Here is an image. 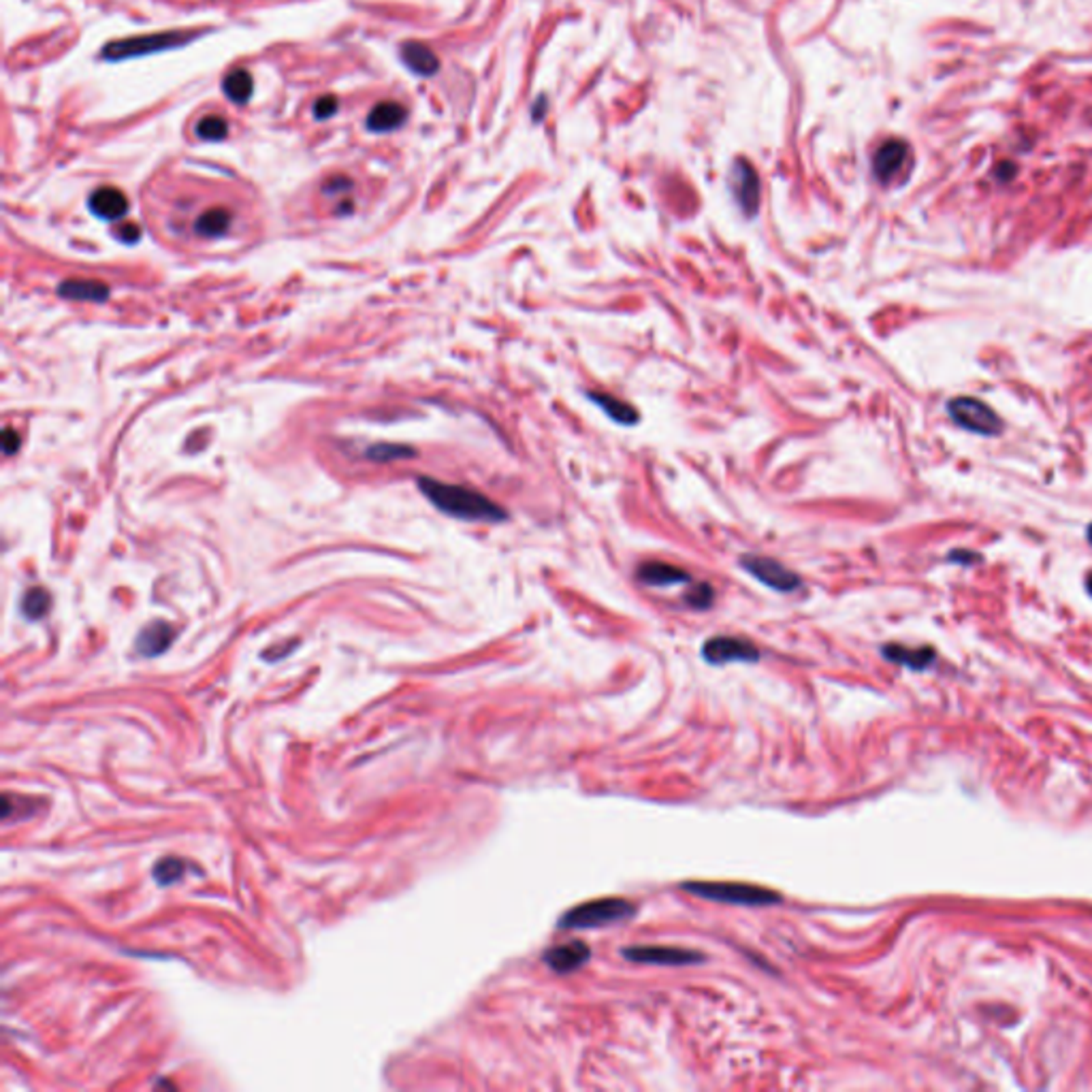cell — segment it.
Listing matches in <instances>:
<instances>
[{"label": "cell", "instance_id": "1", "mask_svg": "<svg viewBox=\"0 0 1092 1092\" xmlns=\"http://www.w3.org/2000/svg\"><path fill=\"white\" fill-rule=\"evenodd\" d=\"M419 489L423 491L425 498L432 504L442 511L444 514L455 516L461 521H483V523H501L508 519V513L499 504H495L491 498H486L480 491L470 489V486L461 485H448L435 478H419Z\"/></svg>", "mask_w": 1092, "mask_h": 1092}, {"label": "cell", "instance_id": "2", "mask_svg": "<svg viewBox=\"0 0 1092 1092\" xmlns=\"http://www.w3.org/2000/svg\"><path fill=\"white\" fill-rule=\"evenodd\" d=\"M681 887L686 892L694 894V897L715 902H727V905L766 907L781 900V894L768 890V887L739 884V881H686Z\"/></svg>", "mask_w": 1092, "mask_h": 1092}, {"label": "cell", "instance_id": "3", "mask_svg": "<svg viewBox=\"0 0 1092 1092\" xmlns=\"http://www.w3.org/2000/svg\"><path fill=\"white\" fill-rule=\"evenodd\" d=\"M636 915L634 902L625 899H598L570 909L559 920V928H602Z\"/></svg>", "mask_w": 1092, "mask_h": 1092}, {"label": "cell", "instance_id": "4", "mask_svg": "<svg viewBox=\"0 0 1092 1092\" xmlns=\"http://www.w3.org/2000/svg\"><path fill=\"white\" fill-rule=\"evenodd\" d=\"M948 414L956 425L966 432L979 435H999L1003 432V420L992 407L975 397H953L948 402Z\"/></svg>", "mask_w": 1092, "mask_h": 1092}, {"label": "cell", "instance_id": "5", "mask_svg": "<svg viewBox=\"0 0 1092 1092\" xmlns=\"http://www.w3.org/2000/svg\"><path fill=\"white\" fill-rule=\"evenodd\" d=\"M739 564H740L742 570H745L747 574H752V577L755 580H760L762 585L773 589V592L793 593L796 589L803 587V579H800L796 572L790 570V567H785L781 562H777V559H773V557L742 555Z\"/></svg>", "mask_w": 1092, "mask_h": 1092}, {"label": "cell", "instance_id": "6", "mask_svg": "<svg viewBox=\"0 0 1092 1092\" xmlns=\"http://www.w3.org/2000/svg\"><path fill=\"white\" fill-rule=\"evenodd\" d=\"M702 658L712 666L732 664V661L752 664V661L760 659V649L747 638L712 636L702 645Z\"/></svg>", "mask_w": 1092, "mask_h": 1092}, {"label": "cell", "instance_id": "7", "mask_svg": "<svg viewBox=\"0 0 1092 1092\" xmlns=\"http://www.w3.org/2000/svg\"><path fill=\"white\" fill-rule=\"evenodd\" d=\"M621 956L632 963H645V965H661V966H683V965H696L704 963V956L700 952H691L686 948H673V945H632V948L621 950Z\"/></svg>", "mask_w": 1092, "mask_h": 1092}, {"label": "cell", "instance_id": "8", "mask_svg": "<svg viewBox=\"0 0 1092 1092\" xmlns=\"http://www.w3.org/2000/svg\"><path fill=\"white\" fill-rule=\"evenodd\" d=\"M730 191L734 201H737V206L740 207V212L745 214L747 218H753L758 214L760 209V178L758 173L752 165H749V160L745 158H739L737 163L732 165V171H730Z\"/></svg>", "mask_w": 1092, "mask_h": 1092}, {"label": "cell", "instance_id": "9", "mask_svg": "<svg viewBox=\"0 0 1092 1092\" xmlns=\"http://www.w3.org/2000/svg\"><path fill=\"white\" fill-rule=\"evenodd\" d=\"M184 41H186L184 33H163V34H154V36H141V39H127V41H118V43H112V46H107L105 56L118 60V58L141 56V54L156 52V49L176 47V46H181Z\"/></svg>", "mask_w": 1092, "mask_h": 1092}, {"label": "cell", "instance_id": "10", "mask_svg": "<svg viewBox=\"0 0 1092 1092\" xmlns=\"http://www.w3.org/2000/svg\"><path fill=\"white\" fill-rule=\"evenodd\" d=\"M589 958H592V950H589V945L582 941L555 945V948L544 952V963L549 965V969L562 975L585 966L589 963Z\"/></svg>", "mask_w": 1092, "mask_h": 1092}, {"label": "cell", "instance_id": "11", "mask_svg": "<svg viewBox=\"0 0 1092 1092\" xmlns=\"http://www.w3.org/2000/svg\"><path fill=\"white\" fill-rule=\"evenodd\" d=\"M636 577L646 587H674L691 582L689 572L666 562H645L638 567Z\"/></svg>", "mask_w": 1092, "mask_h": 1092}, {"label": "cell", "instance_id": "12", "mask_svg": "<svg viewBox=\"0 0 1092 1092\" xmlns=\"http://www.w3.org/2000/svg\"><path fill=\"white\" fill-rule=\"evenodd\" d=\"M585 395H587L589 402H592L593 406H598L600 410L606 414L610 420H613V423L623 425V427H634L640 423V414H638L636 407L628 402H623V399L610 395V393H602V391H587Z\"/></svg>", "mask_w": 1092, "mask_h": 1092}, {"label": "cell", "instance_id": "13", "mask_svg": "<svg viewBox=\"0 0 1092 1092\" xmlns=\"http://www.w3.org/2000/svg\"><path fill=\"white\" fill-rule=\"evenodd\" d=\"M907 156H909L907 143H902L899 140L886 141L875 152V158H872V171H875V178L879 181H884V184L886 181H890L902 169Z\"/></svg>", "mask_w": 1092, "mask_h": 1092}, {"label": "cell", "instance_id": "14", "mask_svg": "<svg viewBox=\"0 0 1092 1092\" xmlns=\"http://www.w3.org/2000/svg\"><path fill=\"white\" fill-rule=\"evenodd\" d=\"M88 206L94 216L103 218V220H120L128 212V199L127 194L113 186H103L90 194Z\"/></svg>", "mask_w": 1092, "mask_h": 1092}, {"label": "cell", "instance_id": "15", "mask_svg": "<svg viewBox=\"0 0 1092 1092\" xmlns=\"http://www.w3.org/2000/svg\"><path fill=\"white\" fill-rule=\"evenodd\" d=\"M881 655L892 664L912 668V670H926L935 664L937 653L930 646H902V645H886L881 646Z\"/></svg>", "mask_w": 1092, "mask_h": 1092}, {"label": "cell", "instance_id": "16", "mask_svg": "<svg viewBox=\"0 0 1092 1092\" xmlns=\"http://www.w3.org/2000/svg\"><path fill=\"white\" fill-rule=\"evenodd\" d=\"M173 638H176V630L169 623L154 621L141 630L140 638H137V651L145 655V658H154V655L169 649Z\"/></svg>", "mask_w": 1092, "mask_h": 1092}, {"label": "cell", "instance_id": "17", "mask_svg": "<svg viewBox=\"0 0 1092 1092\" xmlns=\"http://www.w3.org/2000/svg\"><path fill=\"white\" fill-rule=\"evenodd\" d=\"M58 295L71 301L103 303L109 297V286L99 280H64L58 286Z\"/></svg>", "mask_w": 1092, "mask_h": 1092}, {"label": "cell", "instance_id": "18", "mask_svg": "<svg viewBox=\"0 0 1092 1092\" xmlns=\"http://www.w3.org/2000/svg\"><path fill=\"white\" fill-rule=\"evenodd\" d=\"M406 107L395 103V100H382L367 115V128L376 130V133H389L395 130L406 122Z\"/></svg>", "mask_w": 1092, "mask_h": 1092}, {"label": "cell", "instance_id": "19", "mask_svg": "<svg viewBox=\"0 0 1092 1092\" xmlns=\"http://www.w3.org/2000/svg\"><path fill=\"white\" fill-rule=\"evenodd\" d=\"M402 58L407 67H410L414 73H419V75H433V73H438V69H440L438 56H435L427 46H423V43H417V41L404 43Z\"/></svg>", "mask_w": 1092, "mask_h": 1092}, {"label": "cell", "instance_id": "20", "mask_svg": "<svg viewBox=\"0 0 1092 1092\" xmlns=\"http://www.w3.org/2000/svg\"><path fill=\"white\" fill-rule=\"evenodd\" d=\"M233 214L224 207H212L194 220V233L206 239H218L231 229Z\"/></svg>", "mask_w": 1092, "mask_h": 1092}, {"label": "cell", "instance_id": "21", "mask_svg": "<svg viewBox=\"0 0 1092 1092\" xmlns=\"http://www.w3.org/2000/svg\"><path fill=\"white\" fill-rule=\"evenodd\" d=\"M254 82L252 75L246 69H235L224 77V94L235 103H246L252 97Z\"/></svg>", "mask_w": 1092, "mask_h": 1092}, {"label": "cell", "instance_id": "22", "mask_svg": "<svg viewBox=\"0 0 1092 1092\" xmlns=\"http://www.w3.org/2000/svg\"><path fill=\"white\" fill-rule=\"evenodd\" d=\"M229 133V124L222 115H206L196 124V135L206 141H222Z\"/></svg>", "mask_w": 1092, "mask_h": 1092}, {"label": "cell", "instance_id": "23", "mask_svg": "<svg viewBox=\"0 0 1092 1092\" xmlns=\"http://www.w3.org/2000/svg\"><path fill=\"white\" fill-rule=\"evenodd\" d=\"M21 610L28 619H41L49 610V593L41 587L31 589L21 600Z\"/></svg>", "mask_w": 1092, "mask_h": 1092}, {"label": "cell", "instance_id": "24", "mask_svg": "<svg viewBox=\"0 0 1092 1092\" xmlns=\"http://www.w3.org/2000/svg\"><path fill=\"white\" fill-rule=\"evenodd\" d=\"M186 871V864L180 860V858H163L156 864L154 869V877L160 886H169V884H176V881L184 875Z\"/></svg>", "mask_w": 1092, "mask_h": 1092}, {"label": "cell", "instance_id": "25", "mask_svg": "<svg viewBox=\"0 0 1092 1092\" xmlns=\"http://www.w3.org/2000/svg\"><path fill=\"white\" fill-rule=\"evenodd\" d=\"M715 602V589L709 582H696L686 593V604L694 610H709Z\"/></svg>", "mask_w": 1092, "mask_h": 1092}, {"label": "cell", "instance_id": "26", "mask_svg": "<svg viewBox=\"0 0 1092 1092\" xmlns=\"http://www.w3.org/2000/svg\"><path fill=\"white\" fill-rule=\"evenodd\" d=\"M366 457L374 459V461H393V459L414 457V448L399 446V444H376V446L367 448Z\"/></svg>", "mask_w": 1092, "mask_h": 1092}, {"label": "cell", "instance_id": "27", "mask_svg": "<svg viewBox=\"0 0 1092 1092\" xmlns=\"http://www.w3.org/2000/svg\"><path fill=\"white\" fill-rule=\"evenodd\" d=\"M335 112H338V99H335V97H323V99H318V100H316V105H314V115H316L318 120H326V118H331V115H333Z\"/></svg>", "mask_w": 1092, "mask_h": 1092}, {"label": "cell", "instance_id": "28", "mask_svg": "<svg viewBox=\"0 0 1092 1092\" xmlns=\"http://www.w3.org/2000/svg\"><path fill=\"white\" fill-rule=\"evenodd\" d=\"M20 444H21L20 433L13 432L11 427H7L5 432H3V448H5V455H9V457L16 455L18 448H20Z\"/></svg>", "mask_w": 1092, "mask_h": 1092}, {"label": "cell", "instance_id": "29", "mask_svg": "<svg viewBox=\"0 0 1092 1092\" xmlns=\"http://www.w3.org/2000/svg\"><path fill=\"white\" fill-rule=\"evenodd\" d=\"M351 188H353V181L348 178H333V180L326 181L325 193L326 194H344V193L351 191Z\"/></svg>", "mask_w": 1092, "mask_h": 1092}, {"label": "cell", "instance_id": "30", "mask_svg": "<svg viewBox=\"0 0 1092 1092\" xmlns=\"http://www.w3.org/2000/svg\"><path fill=\"white\" fill-rule=\"evenodd\" d=\"M141 237V229L137 224H124L120 229V239L127 244H135Z\"/></svg>", "mask_w": 1092, "mask_h": 1092}, {"label": "cell", "instance_id": "31", "mask_svg": "<svg viewBox=\"0 0 1092 1092\" xmlns=\"http://www.w3.org/2000/svg\"><path fill=\"white\" fill-rule=\"evenodd\" d=\"M950 562H958V564H973V562H979L978 553H971V551H953L950 553Z\"/></svg>", "mask_w": 1092, "mask_h": 1092}, {"label": "cell", "instance_id": "32", "mask_svg": "<svg viewBox=\"0 0 1092 1092\" xmlns=\"http://www.w3.org/2000/svg\"><path fill=\"white\" fill-rule=\"evenodd\" d=\"M1086 589H1088V593L1092 595V572L1086 577Z\"/></svg>", "mask_w": 1092, "mask_h": 1092}, {"label": "cell", "instance_id": "33", "mask_svg": "<svg viewBox=\"0 0 1092 1092\" xmlns=\"http://www.w3.org/2000/svg\"><path fill=\"white\" fill-rule=\"evenodd\" d=\"M1086 538H1088V542L1092 544V523L1086 527Z\"/></svg>", "mask_w": 1092, "mask_h": 1092}]
</instances>
